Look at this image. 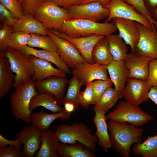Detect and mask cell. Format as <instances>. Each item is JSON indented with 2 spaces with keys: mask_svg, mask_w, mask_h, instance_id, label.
Returning <instances> with one entry per match:
<instances>
[{
  "mask_svg": "<svg viewBox=\"0 0 157 157\" xmlns=\"http://www.w3.org/2000/svg\"><path fill=\"white\" fill-rule=\"evenodd\" d=\"M111 147L122 157H129L132 145L141 142L144 130L127 123L109 121L108 123Z\"/></svg>",
  "mask_w": 157,
  "mask_h": 157,
  "instance_id": "6da1fadb",
  "label": "cell"
},
{
  "mask_svg": "<svg viewBox=\"0 0 157 157\" xmlns=\"http://www.w3.org/2000/svg\"><path fill=\"white\" fill-rule=\"evenodd\" d=\"M54 132L59 142L71 144L78 143L93 152L96 150L98 139L83 122L60 125Z\"/></svg>",
  "mask_w": 157,
  "mask_h": 157,
  "instance_id": "7a4b0ae2",
  "label": "cell"
},
{
  "mask_svg": "<svg viewBox=\"0 0 157 157\" xmlns=\"http://www.w3.org/2000/svg\"><path fill=\"white\" fill-rule=\"evenodd\" d=\"M117 30L113 23H100L84 19H70L65 21L58 30L73 38L86 37L93 34L107 36Z\"/></svg>",
  "mask_w": 157,
  "mask_h": 157,
  "instance_id": "3957f363",
  "label": "cell"
},
{
  "mask_svg": "<svg viewBox=\"0 0 157 157\" xmlns=\"http://www.w3.org/2000/svg\"><path fill=\"white\" fill-rule=\"evenodd\" d=\"M34 81L30 80L16 88L10 96V108L16 120H20L29 124L31 122V112L29 105L32 98L39 92L36 90Z\"/></svg>",
  "mask_w": 157,
  "mask_h": 157,
  "instance_id": "277c9868",
  "label": "cell"
},
{
  "mask_svg": "<svg viewBox=\"0 0 157 157\" xmlns=\"http://www.w3.org/2000/svg\"><path fill=\"white\" fill-rule=\"evenodd\" d=\"M109 121L128 123L137 127L142 126L154 118L139 107L127 101L121 100L115 109L106 116Z\"/></svg>",
  "mask_w": 157,
  "mask_h": 157,
  "instance_id": "5b68a950",
  "label": "cell"
},
{
  "mask_svg": "<svg viewBox=\"0 0 157 157\" xmlns=\"http://www.w3.org/2000/svg\"><path fill=\"white\" fill-rule=\"evenodd\" d=\"M11 69L15 73L13 87L23 84L30 80L33 76V65L29 57L20 51L8 47L5 52Z\"/></svg>",
  "mask_w": 157,
  "mask_h": 157,
  "instance_id": "8992f818",
  "label": "cell"
},
{
  "mask_svg": "<svg viewBox=\"0 0 157 157\" xmlns=\"http://www.w3.org/2000/svg\"><path fill=\"white\" fill-rule=\"evenodd\" d=\"M32 15L47 28L58 30L65 21L70 19L66 9L47 1L38 7Z\"/></svg>",
  "mask_w": 157,
  "mask_h": 157,
  "instance_id": "52a82bcc",
  "label": "cell"
},
{
  "mask_svg": "<svg viewBox=\"0 0 157 157\" xmlns=\"http://www.w3.org/2000/svg\"><path fill=\"white\" fill-rule=\"evenodd\" d=\"M104 6L108 8L110 11L109 16L106 19L105 22H109L115 17L129 19L157 32L155 27L152 26L147 18L138 13L133 6L126 3L123 0H110Z\"/></svg>",
  "mask_w": 157,
  "mask_h": 157,
  "instance_id": "ba28073f",
  "label": "cell"
},
{
  "mask_svg": "<svg viewBox=\"0 0 157 157\" xmlns=\"http://www.w3.org/2000/svg\"><path fill=\"white\" fill-rule=\"evenodd\" d=\"M70 19H84L97 22L109 16V9L95 1L73 6L67 10Z\"/></svg>",
  "mask_w": 157,
  "mask_h": 157,
  "instance_id": "9c48e42d",
  "label": "cell"
},
{
  "mask_svg": "<svg viewBox=\"0 0 157 157\" xmlns=\"http://www.w3.org/2000/svg\"><path fill=\"white\" fill-rule=\"evenodd\" d=\"M73 76L78 78L81 86L95 80L108 81L110 80L108 76L106 65L97 63H90L86 62L78 63L72 69Z\"/></svg>",
  "mask_w": 157,
  "mask_h": 157,
  "instance_id": "30bf717a",
  "label": "cell"
},
{
  "mask_svg": "<svg viewBox=\"0 0 157 157\" xmlns=\"http://www.w3.org/2000/svg\"><path fill=\"white\" fill-rule=\"evenodd\" d=\"M151 86L147 81L128 78L122 96L125 101L137 106L148 100Z\"/></svg>",
  "mask_w": 157,
  "mask_h": 157,
  "instance_id": "8fae6325",
  "label": "cell"
},
{
  "mask_svg": "<svg viewBox=\"0 0 157 157\" xmlns=\"http://www.w3.org/2000/svg\"><path fill=\"white\" fill-rule=\"evenodd\" d=\"M41 131L35 126H26L18 131L15 137L23 145V156L32 157L39 149L40 144Z\"/></svg>",
  "mask_w": 157,
  "mask_h": 157,
  "instance_id": "7c38bea8",
  "label": "cell"
},
{
  "mask_svg": "<svg viewBox=\"0 0 157 157\" xmlns=\"http://www.w3.org/2000/svg\"><path fill=\"white\" fill-rule=\"evenodd\" d=\"M137 25L140 36L133 53L138 56L157 59V32L139 23Z\"/></svg>",
  "mask_w": 157,
  "mask_h": 157,
  "instance_id": "4fadbf2b",
  "label": "cell"
},
{
  "mask_svg": "<svg viewBox=\"0 0 157 157\" xmlns=\"http://www.w3.org/2000/svg\"><path fill=\"white\" fill-rule=\"evenodd\" d=\"M47 33L48 35L53 39L57 46L62 60L69 68L72 69L78 63L86 62L71 42L58 36L51 30L47 29Z\"/></svg>",
  "mask_w": 157,
  "mask_h": 157,
  "instance_id": "5bb4252c",
  "label": "cell"
},
{
  "mask_svg": "<svg viewBox=\"0 0 157 157\" xmlns=\"http://www.w3.org/2000/svg\"><path fill=\"white\" fill-rule=\"evenodd\" d=\"M52 31L58 36L73 44L86 62L91 64L93 63L92 53L94 46L99 40L105 37L101 35L93 34L86 37L73 38L57 30Z\"/></svg>",
  "mask_w": 157,
  "mask_h": 157,
  "instance_id": "9a60e30c",
  "label": "cell"
},
{
  "mask_svg": "<svg viewBox=\"0 0 157 157\" xmlns=\"http://www.w3.org/2000/svg\"><path fill=\"white\" fill-rule=\"evenodd\" d=\"M153 58L139 56L131 52L128 53L124 61L128 71V78L147 80L149 73V67Z\"/></svg>",
  "mask_w": 157,
  "mask_h": 157,
  "instance_id": "2e32d148",
  "label": "cell"
},
{
  "mask_svg": "<svg viewBox=\"0 0 157 157\" xmlns=\"http://www.w3.org/2000/svg\"><path fill=\"white\" fill-rule=\"evenodd\" d=\"M112 19L113 23L119 31V35L127 45L130 46L131 52H133L140 36L137 22L118 17L114 18Z\"/></svg>",
  "mask_w": 157,
  "mask_h": 157,
  "instance_id": "e0dca14e",
  "label": "cell"
},
{
  "mask_svg": "<svg viewBox=\"0 0 157 157\" xmlns=\"http://www.w3.org/2000/svg\"><path fill=\"white\" fill-rule=\"evenodd\" d=\"M68 81L66 76H52L34 82L37 90L51 94L59 102L64 97L65 87Z\"/></svg>",
  "mask_w": 157,
  "mask_h": 157,
  "instance_id": "ac0fdd59",
  "label": "cell"
},
{
  "mask_svg": "<svg viewBox=\"0 0 157 157\" xmlns=\"http://www.w3.org/2000/svg\"><path fill=\"white\" fill-rule=\"evenodd\" d=\"M33 66L32 79L35 81L44 80L52 76H65L63 71L54 67L51 63L32 55L28 56Z\"/></svg>",
  "mask_w": 157,
  "mask_h": 157,
  "instance_id": "d6986e66",
  "label": "cell"
},
{
  "mask_svg": "<svg viewBox=\"0 0 157 157\" xmlns=\"http://www.w3.org/2000/svg\"><path fill=\"white\" fill-rule=\"evenodd\" d=\"M110 79L114 89L119 93V99H122V93L128 78L129 72L124 61H113L106 65Z\"/></svg>",
  "mask_w": 157,
  "mask_h": 157,
  "instance_id": "ffe728a7",
  "label": "cell"
},
{
  "mask_svg": "<svg viewBox=\"0 0 157 157\" xmlns=\"http://www.w3.org/2000/svg\"><path fill=\"white\" fill-rule=\"evenodd\" d=\"M12 28L13 32L20 31L30 34L48 35V29L31 14L23 15L17 19Z\"/></svg>",
  "mask_w": 157,
  "mask_h": 157,
  "instance_id": "44dd1931",
  "label": "cell"
},
{
  "mask_svg": "<svg viewBox=\"0 0 157 157\" xmlns=\"http://www.w3.org/2000/svg\"><path fill=\"white\" fill-rule=\"evenodd\" d=\"M94 111L95 115L93 121L96 128L94 135L98 139L99 146L104 151L107 153L108 149L111 146L106 114L96 110Z\"/></svg>",
  "mask_w": 157,
  "mask_h": 157,
  "instance_id": "7402d4cb",
  "label": "cell"
},
{
  "mask_svg": "<svg viewBox=\"0 0 157 157\" xmlns=\"http://www.w3.org/2000/svg\"><path fill=\"white\" fill-rule=\"evenodd\" d=\"M19 51L27 56L32 55L50 62L66 74H72L69 67L62 60L58 53L42 49H37L28 45Z\"/></svg>",
  "mask_w": 157,
  "mask_h": 157,
  "instance_id": "603a6c76",
  "label": "cell"
},
{
  "mask_svg": "<svg viewBox=\"0 0 157 157\" xmlns=\"http://www.w3.org/2000/svg\"><path fill=\"white\" fill-rule=\"evenodd\" d=\"M71 113L67 112L65 109L55 113L50 114L44 111L32 113L31 122L40 131L48 130L50 125L56 119L59 118L63 120L69 119Z\"/></svg>",
  "mask_w": 157,
  "mask_h": 157,
  "instance_id": "cb8c5ba5",
  "label": "cell"
},
{
  "mask_svg": "<svg viewBox=\"0 0 157 157\" xmlns=\"http://www.w3.org/2000/svg\"><path fill=\"white\" fill-rule=\"evenodd\" d=\"M41 145L37 157H59L57 152L59 143L54 131L48 129L41 131Z\"/></svg>",
  "mask_w": 157,
  "mask_h": 157,
  "instance_id": "d4e9b609",
  "label": "cell"
},
{
  "mask_svg": "<svg viewBox=\"0 0 157 157\" xmlns=\"http://www.w3.org/2000/svg\"><path fill=\"white\" fill-rule=\"evenodd\" d=\"M5 52L0 51V98L5 96L13 86L15 75Z\"/></svg>",
  "mask_w": 157,
  "mask_h": 157,
  "instance_id": "484cf974",
  "label": "cell"
},
{
  "mask_svg": "<svg viewBox=\"0 0 157 157\" xmlns=\"http://www.w3.org/2000/svg\"><path fill=\"white\" fill-rule=\"evenodd\" d=\"M40 106L51 111L53 113L60 112L64 109L58 103L57 101L53 96L44 92H39L32 98L29 105V109L32 112Z\"/></svg>",
  "mask_w": 157,
  "mask_h": 157,
  "instance_id": "4316f807",
  "label": "cell"
},
{
  "mask_svg": "<svg viewBox=\"0 0 157 157\" xmlns=\"http://www.w3.org/2000/svg\"><path fill=\"white\" fill-rule=\"evenodd\" d=\"M110 51L115 61H124L128 54L127 44L119 34L106 36Z\"/></svg>",
  "mask_w": 157,
  "mask_h": 157,
  "instance_id": "83f0119b",
  "label": "cell"
},
{
  "mask_svg": "<svg viewBox=\"0 0 157 157\" xmlns=\"http://www.w3.org/2000/svg\"><path fill=\"white\" fill-rule=\"evenodd\" d=\"M92 58L93 63L106 65L114 61L106 37L101 39L95 45L92 51Z\"/></svg>",
  "mask_w": 157,
  "mask_h": 157,
  "instance_id": "f1b7e54d",
  "label": "cell"
},
{
  "mask_svg": "<svg viewBox=\"0 0 157 157\" xmlns=\"http://www.w3.org/2000/svg\"><path fill=\"white\" fill-rule=\"evenodd\" d=\"M57 152L62 157H95L93 152L80 144L68 145L59 142Z\"/></svg>",
  "mask_w": 157,
  "mask_h": 157,
  "instance_id": "f546056e",
  "label": "cell"
},
{
  "mask_svg": "<svg viewBox=\"0 0 157 157\" xmlns=\"http://www.w3.org/2000/svg\"><path fill=\"white\" fill-rule=\"evenodd\" d=\"M132 153L142 157H157V134L148 136L143 142L135 144Z\"/></svg>",
  "mask_w": 157,
  "mask_h": 157,
  "instance_id": "4dcf8cb0",
  "label": "cell"
},
{
  "mask_svg": "<svg viewBox=\"0 0 157 157\" xmlns=\"http://www.w3.org/2000/svg\"><path fill=\"white\" fill-rule=\"evenodd\" d=\"M119 95L114 88L112 87L107 88L94 105L93 110H96L106 113L113 106Z\"/></svg>",
  "mask_w": 157,
  "mask_h": 157,
  "instance_id": "1f68e13d",
  "label": "cell"
},
{
  "mask_svg": "<svg viewBox=\"0 0 157 157\" xmlns=\"http://www.w3.org/2000/svg\"><path fill=\"white\" fill-rule=\"evenodd\" d=\"M69 86L64 97L59 102L60 105H62L66 102H70L75 106L76 110L78 109L80 105L78 103V97L81 86L79 80L73 76L68 83Z\"/></svg>",
  "mask_w": 157,
  "mask_h": 157,
  "instance_id": "d6a6232c",
  "label": "cell"
},
{
  "mask_svg": "<svg viewBox=\"0 0 157 157\" xmlns=\"http://www.w3.org/2000/svg\"><path fill=\"white\" fill-rule=\"evenodd\" d=\"M28 46L56 52L59 54L58 48L53 39L48 35L31 34Z\"/></svg>",
  "mask_w": 157,
  "mask_h": 157,
  "instance_id": "836d02e7",
  "label": "cell"
},
{
  "mask_svg": "<svg viewBox=\"0 0 157 157\" xmlns=\"http://www.w3.org/2000/svg\"><path fill=\"white\" fill-rule=\"evenodd\" d=\"M31 38L30 34L17 31L13 32L8 43V47L20 50L28 45Z\"/></svg>",
  "mask_w": 157,
  "mask_h": 157,
  "instance_id": "e575fe53",
  "label": "cell"
},
{
  "mask_svg": "<svg viewBox=\"0 0 157 157\" xmlns=\"http://www.w3.org/2000/svg\"><path fill=\"white\" fill-rule=\"evenodd\" d=\"M126 3L133 6L140 14L147 18L152 26L155 27L157 25L156 22L152 17L150 12L147 9L144 0H123Z\"/></svg>",
  "mask_w": 157,
  "mask_h": 157,
  "instance_id": "d590c367",
  "label": "cell"
},
{
  "mask_svg": "<svg viewBox=\"0 0 157 157\" xmlns=\"http://www.w3.org/2000/svg\"><path fill=\"white\" fill-rule=\"evenodd\" d=\"M85 90L80 92L78 97V103L83 108L87 109L93 105V82L87 84Z\"/></svg>",
  "mask_w": 157,
  "mask_h": 157,
  "instance_id": "8d00e7d4",
  "label": "cell"
},
{
  "mask_svg": "<svg viewBox=\"0 0 157 157\" xmlns=\"http://www.w3.org/2000/svg\"><path fill=\"white\" fill-rule=\"evenodd\" d=\"M93 105H94L105 90L108 88L112 87L113 84L111 80L108 81L97 80L93 81Z\"/></svg>",
  "mask_w": 157,
  "mask_h": 157,
  "instance_id": "74e56055",
  "label": "cell"
},
{
  "mask_svg": "<svg viewBox=\"0 0 157 157\" xmlns=\"http://www.w3.org/2000/svg\"><path fill=\"white\" fill-rule=\"evenodd\" d=\"M0 1V3L11 12L16 19L23 15L22 8L20 3L17 0Z\"/></svg>",
  "mask_w": 157,
  "mask_h": 157,
  "instance_id": "f35d334b",
  "label": "cell"
},
{
  "mask_svg": "<svg viewBox=\"0 0 157 157\" xmlns=\"http://www.w3.org/2000/svg\"><path fill=\"white\" fill-rule=\"evenodd\" d=\"M13 32L12 26L3 25L0 30V51L5 52Z\"/></svg>",
  "mask_w": 157,
  "mask_h": 157,
  "instance_id": "ab89813d",
  "label": "cell"
},
{
  "mask_svg": "<svg viewBox=\"0 0 157 157\" xmlns=\"http://www.w3.org/2000/svg\"><path fill=\"white\" fill-rule=\"evenodd\" d=\"M17 19L11 12L0 3V20L3 25L13 26Z\"/></svg>",
  "mask_w": 157,
  "mask_h": 157,
  "instance_id": "60d3db41",
  "label": "cell"
},
{
  "mask_svg": "<svg viewBox=\"0 0 157 157\" xmlns=\"http://www.w3.org/2000/svg\"><path fill=\"white\" fill-rule=\"evenodd\" d=\"M45 2V0H20L19 1L22 8L23 15L32 14L38 7Z\"/></svg>",
  "mask_w": 157,
  "mask_h": 157,
  "instance_id": "b9f144b4",
  "label": "cell"
},
{
  "mask_svg": "<svg viewBox=\"0 0 157 157\" xmlns=\"http://www.w3.org/2000/svg\"><path fill=\"white\" fill-rule=\"evenodd\" d=\"M151 86L157 88V59L153 58L150 61L149 67V73L146 80Z\"/></svg>",
  "mask_w": 157,
  "mask_h": 157,
  "instance_id": "7bdbcfd3",
  "label": "cell"
},
{
  "mask_svg": "<svg viewBox=\"0 0 157 157\" xmlns=\"http://www.w3.org/2000/svg\"><path fill=\"white\" fill-rule=\"evenodd\" d=\"M21 147L9 146L0 148V157H20L23 156Z\"/></svg>",
  "mask_w": 157,
  "mask_h": 157,
  "instance_id": "ee69618b",
  "label": "cell"
},
{
  "mask_svg": "<svg viewBox=\"0 0 157 157\" xmlns=\"http://www.w3.org/2000/svg\"><path fill=\"white\" fill-rule=\"evenodd\" d=\"M66 10L74 6L82 4L84 0H45Z\"/></svg>",
  "mask_w": 157,
  "mask_h": 157,
  "instance_id": "f6af8a7d",
  "label": "cell"
},
{
  "mask_svg": "<svg viewBox=\"0 0 157 157\" xmlns=\"http://www.w3.org/2000/svg\"><path fill=\"white\" fill-rule=\"evenodd\" d=\"M22 145L17 139L10 140L6 138L1 134H0V148L6 147L8 145L21 148Z\"/></svg>",
  "mask_w": 157,
  "mask_h": 157,
  "instance_id": "bcb514c9",
  "label": "cell"
},
{
  "mask_svg": "<svg viewBox=\"0 0 157 157\" xmlns=\"http://www.w3.org/2000/svg\"><path fill=\"white\" fill-rule=\"evenodd\" d=\"M148 97L157 105V88L151 87L149 91Z\"/></svg>",
  "mask_w": 157,
  "mask_h": 157,
  "instance_id": "7dc6e473",
  "label": "cell"
},
{
  "mask_svg": "<svg viewBox=\"0 0 157 157\" xmlns=\"http://www.w3.org/2000/svg\"><path fill=\"white\" fill-rule=\"evenodd\" d=\"M146 6L150 13L157 7V0H144Z\"/></svg>",
  "mask_w": 157,
  "mask_h": 157,
  "instance_id": "c3c4849f",
  "label": "cell"
},
{
  "mask_svg": "<svg viewBox=\"0 0 157 157\" xmlns=\"http://www.w3.org/2000/svg\"><path fill=\"white\" fill-rule=\"evenodd\" d=\"M64 109L67 112L72 113L75 110H76L74 105L70 102H66L64 104Z\"/></svg>",
  "mask_w": 157,
  "mask_h": 157,
  "instance_id": "681fc988",
  "label": "cell"
},
{
  "mask_svg": "<svg viewBox=\"0 0 157 157\" xmlns=\"http://www.w3.org/2000/svg\"><path fill=\"white\" fill-rule=\"evenodd\" d=\"M110 0H84L82 4L90 3L95 1H98L101 3L103 6H104L107 4Z\"/></svg>",
  "mask_w": 157,
  "mask_h": 157,
  "instance_id": "f907efd6",
  "label": "cell"
},
{
  "mask_svg": "<svg viewBox=\"0 0 157 157\" xmlns=\"http://www.w3.org/2000/svg\"><path fill=\"white\" fill-rule=\"evenodd\" d=\"M153 19L157 22V7L150 12Z\"/></svg>",
  "mask_w": 157,
  "mask_h": 157,
  "instance_id": "816d5d0a",
  "label": "cell"
},
{
  "mask_svg": "<svg viewBox=\"0 0 157 157\" xmlns=\"http://www.w3.org/2000/svg\"><path fill=\"white\" fill-rule=\"evenodd\" d=\"M155 28L157 31V25L155 26Z\"/></svg>",
  "mask_w": 157,
  "mask_h": 157,
  "instance_id": "f5cc1de1",
  "label": "cell"
},
{
  "mask_svg": "<svg viewBox=\"0 0 157 157\" xmlns=\"http://www.w3.org/2000/svg\"><path fill=\"white\" fill-rule=\"evenodd\" d=\"M19 2V1L20 0H17Z\"/></svg>",
  "mask_w": 157,
  "mask_h": 157,
  "instance_id": "db71d44e",
  "label": "cell"
}]
</instances>
